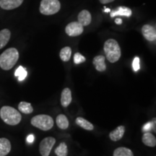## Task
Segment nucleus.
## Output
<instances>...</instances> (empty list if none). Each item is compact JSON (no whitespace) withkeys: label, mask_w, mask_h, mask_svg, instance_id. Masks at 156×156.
I'll use <instances>...</instances> for the list:
<instances>
[{"label":"nucleus","mask_w":156,"mask_h":156,"mask_svg":"<svg viewBox=\"0 0 156 156\" xmlns=\"http://www.w3.org/2000/svg\"><path fill=\"white\" fill-rule=\"evenodd\" d=\"M124 132H125V127L124 126H119L116 127L114 130L110 132L109 134V137L112 141L116 142L120 140L124 136Z\"/></svg>","instance_id":"obj_13"},{"label":"nucleus","mask_w":156,"mask_h":156,"mask_svg":"<svg viewBox=\"0 0 156 156\" xmlns=\"http://www.w3.org/2000/svg\"><path fill=\"white\" fill-rule=\"evenodd\" d=\"M142 34L148 41H155L156 39L155 28L151 25H145L142 28Z\"/></svg>","instance_id":"obj_8"},{"label":"nucleus","mask_w":156,"mask_h":156,"mask_svg":"<svg viewBox=\"0 0 156 156\" xmlns=\"http://www.w3.org/2000/svg\"><path fill=\"white\" fill-rule=\"evenodd\" d=\"M78 19V23H80L83 26H87V25H90V23H91V15L89 11L87 10H83L79 13L77 17Z\"/></svg>","instance_id":"obj_11"},{"label":"nucleus","mask_w":156,"mask_h":156,"mask_svg":"<svg viewBox=\"0 0 156 156\" xmlns=\"http://www.w3.org/2000/svg\"><path fill=\"white\" fill-rule=\"evenodd\" d=\"M11 143L7 138H0V156H6L11 151Z\"/></svg>","instance_id":"obj_12"},{"label":"nucleus","mask_w":156,"mask_h":156,"mask_svg":"<svg viewBox=\"0 0 156 156\" xmlns=\"http://www.w3.org/2000/svg\"><path fill=\"white\" fill-rule=\"evenodd\" d=\"M76 124L79 126L84 129L88 130V131H91L94 129V126L88 121L83 118V117H77L76 119Z\"/></svg>","instance_id":"obj_18"},{"label":"nucleus","mask_w":156,"mask_h":156,"mask_svg":"<svg viewBox=\"0 0 156 156\" xmlns=\"http://www.w3.org/2000/svg\"><path fill=\"white\" fill-rule=\"evenodd\" d=\"M83 26L78 22H73L68 24L65 28V32L69 36H78L83 33Z\"/></svg>","instance_id":"obj_7"},{"label":"nucleus","mask_w":156,"mask_h":156,"mask_svg":"<svg viewBox=\"0 0 156 156\" xmlns=\"http://www.w3.org/2000/svg\"><path fill=\"white\" fill-rule=\"evenodd\" d=\"M56 123L58 127L62 129H66L69 126V121H68L67 116L64 114H59L57 116Z\"/></svg>","instance_id":"obj_19"},{"label":"nucleus","mask_w":156,"mask_h":156,"mask_svg":"<svg viewBox=\"0 0 156 156\" xmlns=\"http://www.w3.org/2000/svg\"><path fill=\"white\" fill-rule=\"evenodd\" d=\"M104 12H111V9H108V8H106V7H104Z\"/></svg>","instance_id":"obj_31"},{"label":"nucleus","mask_w":156,"mask_h":156,"mask_svg":"<svg viewBox=\"0 0 156 156\" xmlns=\"http://www.w3.org/2000/svg\"><path fill=\"white\" fill-rule=\"evenodd\" d=\"M99 1H100V2L101 4H108V3L112 2L114 1V0H99Z\"/></svg>","instance_id":"obj_29"},{"label":"nucleus","mask_w":156,"mask_h":156,"mask_svg":"<svg viewBox=\"0 0 156 156\" xmlns=\"http://www.w3.org/2000/svg\"><path fill=\"white\" fill-rule=\"evenodd\" d=\"M85 60H86V58H85V56H83L80 53H76L74 56V62L76 64L83 63V62H85Z\"/></svg>","instance_id":"obj_25"},{"label":"nucleus","mask_w":156,"mask_h":156,"mask_svg":"<svg viewBox=\"0 0 156 156\" xmlns=\"http://www.w3.org/2000/svg\"><path fill=\"white\" fill-rule=\"evenodd\" d=\"M152 126H153V124H152V123H147V124H146L145 125L143 126V131L151 129Z\"/></svg>","instance_id":"obj_27"},{"label":"nucleus","mask_w":156,"mask_h":156,"mask_svg":"<svg viewBox=\"0 0 156 156\" xmlns=\"http://www.w3.org/2000/svg\"><path fill=\"white\" fill-rule=\"evenodd\" d=\"M72 55V49L69 46H66L64 47L60 51L59 56L63 62H68L71 58Z\"/></svg>","instance_id":"obj_22"},{"label":"nucleus","mask_w":156,"mask_h":156,"mask_svg":"<svg viewBox=\"0 0 156 156\" xmlns=\"http://www.w3.org/2000/svg\"><path fill=\"white\" fill-rule=\"evenodd\" d=\"M19 59V52L15 48H9L0 55V67L4 70L11 69Z\"/></svg>","instance_id":"obj_1"},{"label":"nucleus","mask_w":156,"mask_h":156,"mask_svg":"<svg viewBox=\"0 0 156 156\" xmlns=\"http://www.w3.org/2000/svg\"><path fill=\"white\" fill-rule=\"evenodd\" d=\"M115 23L118 25H121L122 23V20L121 18H116L115 20Z\"/></svg>","instance_id":"obj_30"},{"label":"nucleus","mask_w":156,"mask_h":156,"mask_svg":"<svg viewBox=\"0 0 156 156\" xmlns=\"http://www.w3.org/2000/svg\"><path fill=\"white\" fill-rule=\"evenodd\" d=\"M27 74L28 73H27L26 69H25L22 66H20L16 69V71H15V75L18 77V80L20 81H23L27 77Z\"/></svg>","instance_id":"obj_24"},{"label":"nucleus","mask_w":156,"mask_h":156,"mask_svg":"<svg viewBox=\"0 0 156 156\" xmlns=\"http://www.w3.org/2000/svg\"><path fill=\"white\" fill-rule=\"evenodd\" d=\"M23 0H0V7L5 10H11L20 7Z\"/></svg>","instance_id":"obj_9"},{"label":"nucleus","mask_w":156,"mask_h":156,"mask_svg":"<svg viewBox=\"0 0 156 156\" xmlns=\"http://www.w3.org/2000/svg\"><path fill=\"white\" fill-rule=\"evenodd\" d=\"M18 109L20 112L25 114H30L34 112V108L30 103L22 101L19 103Z\"/></svg>","instance_id":"obj_20"},{"label":"nucleus","mask_w":156,"mask_h":156,"mask_svg":"<svg viewBox=\"0 0 156 156\" xmlns=\"http://www.w3.org/2000/svg\"><path fill=\"white\" fill-rule=\"evenodd\" d=\"M55 154L56 156H67L68 149L65 142L60 143L57 147L55 149Z\"/></svg>","instance_id":"obj_23"},{"label":"nucleus","mask_w":156,"mask_h":156,"mask_svg":"<svg viewBox=\"0 0 156 156\" xmlns=\"http://www.w3.org/2000/svg\"><path fill=\"white\" fill-rule=\"evenodd\" d=\"M105 60H106V58L103 55L97 56L93 58V64L97 71L103 72L106 69V64L105 63Z\"/></svg>","instance_id":"obj_10"},{"label":"nucleus","mask_w":156,"mask_h":156,"mask_svg":"<svg viewBox=\"0 0 156 156\" xmlns=\"http://www.w3.org/2000/svg\"><path fill=\"white\" fill-rule=\"evenodd\" d=\"M61 8L58 0H41L40 5V12L44 15H51L57 13Z\"/></svg>","instance_id":"obj_5"},{"label":"nucleus","mask_w":156,"mask_h":156,"mask_svg":"<svg viewBox=\"0 0 156 156\" xmlns=\"http://www.w3.org/2000/svg\"><path fill=\"white\" fill-rule=\"evenodd\" d=\"M142 141L146 146L154 147L156 145V138L153 134L145 132L142 137Z\"/></svg>","instance_id":"obj_16"},{"label":"nucleus","mask_w":156,"mask_h":156,"mask_svg":"<svg viewBox=\"0 0 156 156\" xmlns=\"http://www.w3.org/2000/svg\"><path fill=\"white\" fill-rule=\"evenodd\" d=\"M56 143L55 138L48 136L44 138L39 145V152L42 156H48L51 151L52 147Z\"/></svg>","instance_id":"obj_6"},{"label":"nucleus","mask_w":156,"mask_h":156,"mask_svg":"<svg viewBox=\"0 0 156 156\" xmlns=\"http://www.w3.org/2000/svg\"><path fill=\"white\" fill-rule=\"evenodd\" d=\"M31 124L43 131H48L53 127L54 119L48 115L40 114L35 116L30 121Z\"/></svg>","instance_id":"obj_4"},{"label":"nucleus","mask_w":156,"mask_h":156,"mask_svg":"<svg viewBox=\"0 0 156 156\" xmlns=\"http://www.w3.org/2000/svg\"><path fill=\"white\" fill-rule=\"evenodd\" d=\"M72 92L69 88L66 87L62 92L61 104L64 107H67L72 102Z\"/></svg>","instance_id":"obj_14"},{"label":"nucleus","mask_w":156,"mask_h":156,"mask_svg":"<svg viewBox=\"0 0 156 156\" xmlns=\"http://www.w3.org/2000/svg\"><path fill=\"white\" fill-rule=\"evenodd\" d=\"M113 156H134V153L127 147H120L115 150Z\"/></svg>","instance_id":"obj_21"},{"label":"nucleus","mask_w":156,"mask_h":156,"mask_svg":"<svg viewBox=\"0 0 156 156\" xmlns=\"http://www.w3.org/2000/svg\"><path fill=\"white\" fill-rule=\"evenodd\" d=\"M132 67H133L134 71L137 72L140 69V58L139 57H135L134 58L133 63H132Z\"/></svg>","instance_id":"obj_26"},{"label":"nucleus","mask_w":156,"mask_h":156,"mask_svg":"<svg viewBox=\"0 0 156 156\" xmlns=\"http://www.w3.org/2000/svg\"><path fill=\"white\" fill-rule=\"evenodd\" d=\"M106 58L111 63H115L119 61L122 55L121 48L118 42L114 39H108L104 44L103 46Z\"/></svg>","instance_id":"obj_3"},{"label":"nucleus","mask_w":156,"mask_h":156,"mask_svg":"<svg viewBox=\"0 0 156 156\" xmlns=\"http://www.w3.org/2000/svg\"><path fill=\"white\" fill-rule=\"evenodd\" d=\"M11 36V32L8 29L5 28L0 31V49L5 47L9 42Z\"/></svg>","instance_id":"obj_17"},{"label":"nucleus","mask_w":156,"mask_h":156,"mask_svg":"<svg viewBox=\"0 0 156 156\" xmlns=\"http://www.w3.org/2000/svg\"><path fill=\"white\" fill-rule=\"evenodd\" d=\"M132 15V10L126 7H119L115 10L111 11V17H114L116 16H126L130 17Z\"/></svg>","instance_id":"obj_15"},{"label":"nucleus","mask_w":156,"mask_h":156,"mask_svg":"<svg viewBox=\"0 0 156 156\" xmlns=\"http://www.w3.org/2000/svg\"><path fill=\"white\" fill-rule=\"evenodd\" d=\"M0 117L4 122L11 126L17 125L22 119L20 113L13 107L8 106L2 107L0 109Z\"/></svg>","instance_id":"obj_2"},{"label":"nucleus","mask_w":156,"mask_h":156,"mask_svg":"<svg viewBox=\"0 0 156 156\" xmlns=\"http://www.w3.org/2000/svg\"><path fill=\"white\" fill-rule=\"evenodd\" d=\"M34 141V134H29V135L27 136V142H28V143H32Z\"/></svg>","instance_id":"obj_28"}]
</instances>
